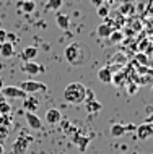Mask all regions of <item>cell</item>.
I'll list each match as a JSON object with an SVG mask.
<instances>
[{
    "label": "cell",
    "instance_id": "obj_26",
    "mask_svg": "<svg viewBox=\"0 0 153 154\" xmlns=\"http://www.w3.org/2000/svg\"><path fill=\"white\" fill-rule=\"evenodd\" d=\"M7 41V31L3 28H0V44H3Z\"/></svg>",
    "mask_w": 153,
    "mask_h": 154
},
{
    "label": "cell",
    "instance_id": "obj_29",
    "mask_svg": "<svg viewBox=\"0 0 153 154\" xmlns=\"http://www.w3.org/2000/svg\"><path fill=\"white\" fill-rule=\"evenodd\" d=\"M15 39H16L15 34H8V32H7V41H10V42H11V41H15Z\"/></svg>",
    "mask_w": 153,
    "mask_h": 154
},
{
    "label": "cell",
    "instance_id": "obj_28",
    "mask_svg": "<svg viewBox=\"0 0 153 154\" xmlns=\"http://www.w3.org/2000/svg\"><path fill=\"white\" fill-rule=\"evenodd\" d=\"M91 2H93V5H94V7H101L104 0H91Z\"/></svg>",
    "mask_w": 153,
    "mask_h": 154
},
{
    "label": "cell",
    "instance_id": "obj_27",
    "mask_svg": "<svg viewBox=\"0 0 153 154\" xmlns=\"http://www.w3.org/2000/svg\"><path fill=\"white\" fill-rule=\"evenodd\" d=\"M137 89H139L137 85H130V86H129V94H132V96L137 94Z\"/></svg>",
    "mask_w": 153,
    "mask_h": 154
},
{
    "label": "cell",
    "instance_id": "obj_14",
    "mask_svg": "<svg viewBox=\"0 0 153 154\" xmlns=\"http://www.w3.org/2000/svg\"><path fill=\"white\" fill-rule=\"evenodd\" d=\"M90 136H83L80 131H77V135H73V143L78 144V149H80L81 152L86 149V146H88V143H90Z\"/></svg>",
    "mask_w": 153,
    "mask_h": 154
},
{
    "label": "cell",
    "instance_id": "obj_7",
    "mask_svg": "<svg viewBox=\"0 0 153 154\" xmlns=\"http://www.w3.org/2000/svg\"><path fill=\"white\" fill-rule=\"evenodd\" d=\"M21 72L24 73H28V75H31V76H34V75H41V73H44L46 72V68H44L43 65H39V63H36V62H23V65H21Z\"/></svg>",
    "mask_w": 153,
    "mask_h": 154
},
{
    "label": "cell",
    "instance_id": "obj_11",
    "mask_svg": "<svg viewBox=\"0 0 153 154\" xmlns=\"http://www.w3.org/2000/svg\"><path fill=\"white\" fill-rule=\"evenodd\" d=\"M38 54H39V51H38V47H24L23 51H21V54H20V57H21V60L23 62H31V60H34L36 57H38Z\"/></svg>",
    "mask_w": 153,
    "mask_h": 154
},
{
    "label": "cell",
    "instance_id": "obj_9",
    "mask_svg": "<svg viewBox=\"0 0 153 154\" xmlns=\"http://www.w3.org/2000/svg\"><path fill=\"white\" fill-rule=\"evenodd\" d=\"M44 120L49 123V125H57L62 122V114L59 109H49L46 112V117H44Z\"/></svg>",
    "mask_w": 153,
    "mask_h": 154
},
{
    "label": "cell",
    "instance_id": "obj_4",
    "mask_svg": "<svg viewBox=\"0 0 153 154\" xmlns=\"http://www.w3.org/2000/svg\"><path fill=\"white\" fill-rule=\"evenodd\" d=\"M20 88H21L26 94H33V93H46L47 86L41 81H33V80H23L20 83Z\"/></svg>",
    "mask_w": 153,
    "mask_h": 154
},
{
    "label": "cell",
    "instance_id": "obj_15",
    "mask_svg": "<svg viewBox=\"0 0 153 154\" xmlns=\"http://www.w3.org/2000/svg\"><path fill=\"white\" fill-rule=\"evenodd\" d=\"M56 23H57V26H59L60 29H69V26H70V18H69V15L59 13V15L56 16Z\"/></svg>",
    "mask_w": 153,
    "mask_h": 154
},
{
    "label": "cell",
    "instance_id": "obj_22",
    "mask_svg": "<svg viewBox=\"0 0 153 154\" xmlns=\"http://www.w3.org/2000/svg\"><path fill=\"white\" fill-rule=\"evenodd\" d=\"M109 39H111V42H113V44L121 42V41H122V32L121 31H113L109 34Z\"/></svg>",
    "mask_w": 153,
    "mask_h": 154
},
{
    "label": "cell",
    "instance_id": "obj_20",
    "mask_svg": "<svg viewBox=\"0 0 153 154\" xmlns=\"http://www.w3.org/2000/svg\"><path fill=\"white\" fill-rule=\"evenodd\" d=\"M64 5V0H47L44 8L49 11V10H59V8Z\"/></svg>",
    "mask_w": 153,
    "mask_h": 154
},
{
    "label": "cell",
    "instance_id": "obj_24",
    "mask_svg": "<svg viewBox=\"0 0 153 154\" xmlns=\"http://www.w3.org/2000/svg\"><path fill=\"white\" fill-rule=\"evenodd\" d=\"M107 15H109V8H107L106 5L98 7V16H101V18H106Z\"/></svg>",
    "mask_w": 153,
    "mask_h": 154
},
{
    "label": "cell",
    "instance_id": "obj_18",
    "mask_svg": "<svg viewBox=\"0 0 153 154\" xmlns=\"http://www.w3.org/2000/svg\"><path fill=\"white\" fill-rule=\"evenodd\" d=\"M127 130H126V125H121V123H114L113 127H111V136H114V138H119V136L126 135Z\"/></svg>",
    "mask_w": 153,
    "mask_h": 154
},
{
    "label": "cell",
    "instance_id": "obj_25",
    "mask_svg": "<svg viewBox=\"0 0 153 154\" xmlns=\"http://www.w3.org/2000/svg\"><path fill=\"white\" fill-rule=\"evenodd\" d=\"M93 99H94V91L86 88V93H85V102H86V101H93Z\"/></svg>",
    "mask_w": 153,
    "mask_h": 154
},
{
    "label": "cell",
    "instance_id": "obj_21",
    "mask_svg": "<svg viewBox=\"0 0 153 154\" xmlns=\"http://www.w3.org/2000/svg\"><path fill=\"white\" fill-rule=\"evenodd\" d=\"M11 106L8 104L5 96H0V114H10Z\"/></svg>",
    "mask_w": 153,
    "mask_h": 154
},
{
    "label": "cell",
    "instance_id": "obj_3",
    "mask_svg": "<svg viewBox=\"0 0 153 154\" xmlns=\"http://www.w3.org/2000/svg\"><path fill=\"white\" fill-rule=\"evenodd\" d=\"M34 141V138L26 131H21L20 136L16 138V141L13 143V154H24L30 148V144Z\"/></svg>",
    "mask_w": 153,
    "mask_h": 154
},
{
    "label": "cell",
    "instance_id": "obj_23",
    "mask_svg": "<svg viewBox=\"0 0 153 154\" xmlns=\"http://www.w3.org/2000/svg\"><path fill=\"white\" fill-rule=\"evenodd\" d=\"M124 78H126V75H124V73H116V75H113V83H114V85H117V86H121L124 83Z\"/></svg>",
    "mask_w": 153,
    "mask_h": 154
},
{
    "label": "cell",
    "instance_id": "obj_10",
    "mask_svg": "<svg viewBox=\"0 0 153 154\" xmlns=\"http://www.w3.org/2000/svg\"><path fill=\"white\" fill-rule=\"evenodd\" d=\"M24 117H26V122L33 130H41V128H43V122H41V119L34 114V112H26Z\"/></svg>",
    "mask_w": 153,
    "mask_h": 154
},
{
    "label": "cell",
    "instance_id": "obj_30",
    "mask_svg": "<svg viewBox=\"0 0 153 154\" xmlns=\"http://www.w3.org/2000/svg\"><path fill=\"white\" fill-rule=\"evenodd\" d=\"M145 122H147V123H153V112H151V114L145 119Z\"/></svg>",
    "mask_w": 153,
    "mask_h": 154
},
{
    "label": "cell",
    "instance_id": "obj_16",
    "mask_svg": "<svg viewBox=\"0 0 153 154\" xmlns=\"http://www.w3.org/2000/svg\"><path fill=\"white\" fill-rule=\"evenodd\" d=\"M85 107H86V110H88V114H96V112H100L103 109L101 102H98L96 99H93V101H86Z\"/></svg>",
    "mask_w": 153,
    "mask_h": 154
},
{
    "label": "cell",
    "instance_id": "obj_32",
    "mask_svg": "<svg viewBox=\"0 0 153 154\" xmlns=\"http://www.w3.org/2000/svg\"><path fill=\"white\" fill-rule=\"evenodd\" d=\"M2 88H3V80H2V76H0V91H2Z\"/></svg>",
    "mask_w": 153,
    "mask_h": 154
},
{
    "label": "cell",
    "instance_id": "obj_5",
    "mask_svg": "<svg viewBox=\"0 0 153 154\" xmlns=\"http://www.w3.org/2000/svg\"><path fill=\"white\" fill-rule=\"evenodd\" d=\"M0 94L5 96V97H11V99H24L26 97V93L20 88V86H3L2 91H0Z\"/></svg>",
    "mask_w": 153,
    "mask_h": 154
},
{
    "label": "cell",
    "instance_id": "obj_2",
    "mask_svg": "<svg viewBox=\"0 0 153 154\" xmlns=\"http://www.w3.org/2000/svg\"><path fill=\"white\" fill-rule=\"evenodd\" d=\"M86 88L81 83H70L64 89V101L69 104H81L85 102Z\"/></svg>",
    "mask_w": 153,
    "mask_h": 154
},
{
    "label": "cell",
    "instance_id": "obj_12",
    "mask_svg": "<svg viewBox=\"0 0 153 154\" xmlns=\"http://www.w3.org/2000/svg\"><path fill=\"white\" fill-rule=\"evenodd\" d=\"M113 75L114 73L109 66H103V68L98 70V80L101 83H104V85H107V83H113Z\"/></svg>",
    "mask_w": 153,
    "mask_h": 154
},
{
    "label": "cell",
    "instance_id": "obj_1",
    "mask_svg": "<svg viewBox=\"0 0 153 154\" xmlns=\"http://www.w3.org/2000/svg\"><path fill=\"white\" fill-rule=\"evenodd\" d=\"M64 57L70 65H75V66L85 63V60H86V54L83 51V45L78 44V42L69 44L64 51Z\"/></svg>",
    "mask_w": 153,
    "mask_h": 154
},
{
    "label": "cell",
    "instance_id": "obj_19",
    "mask_svg": "<svg viewBox=\"0 0 153 154\" xmlns=\"http://www.w3.org/2000/svg\"><path fill=\"white\" fill-rule=\"evenodd\" d=\"M20 7H21V10L24 13H33V11L36 10V2L34 0H21V2H20Z\"/></svg>",
    "mask_w": 153,
    "mask_h": 154
},
{
    "label": "cell",
    "instance_id": "obj_17",
    "mask_svg": "<svg viewBox=\"0 0 153 154\" xmlns=\"http://www.w3.org/2000/svg\"><path fill=\"white\" fill-rule=\"evenodd\" d=\"M113 31H114V28L111 26V24H107V23L100 24V26H98V29H96V32H98V36H100V37H109V34Z\"/></svg>",
    "mask_w": 153,
    "mask_h": 154
},
{
    "label": "cell",
    "instance_id": "obj_13",
    "mask_svg": "<svg viewBox=\"0 0 153 154\" xmlns=\"http://www.w3.org/2000/svg\"><path fill=\"white\" fill-rule=\"evenodd\" d=\"M0 55L3 59H10V57L15 55V45L10 41H5L3 44H0Z\"/></svg>",
    "mask_w": 153,
    "mask_h": 154
},
{
    "label": "cell",
    "instance_id": "obj_8",
    "mask_svg": "<svg viewBox=\"0 0 153 154\" xmlns=\"http://www.w3.org/2000/svg\"><path fill=\"white\" fill-rule=\"evenodd\" d=\"M23 107L26 112H36L39 109V99L34 97V96L28 94L26 97L23 99Z\"/></svg>",
    "mask_w": 153,
    "mask_h": 154
},
{
    "label": "cell",
    "instance_id": "obj_31",
    "mask_svg": "<svg viewBox=\"0 0 153 154\" xmlns=\"http://www.w3.org/2000/svg\"><path fill=\"white\" fill-rule=\"evenodd\" d=\"M0 154H3V144H2V140H0Z\"/></svg>",
    "mask_w": 153,
    "mask_h": 154
},
{
    "label": "cell",
    "instance_id": "obj_6",
    "mask_svg": "<svg viewBox=\"0 0 153 154\" xmlns=\"http://www.w3.org/2000/svg\"><path fill=\"white\" fill-rule=\"evenodd\" d=\"M135 135H137V138L140 141H147V140L153 138V123L143 122L142 125H139L135 128Z\"/></svg>",
    "mask_w": 153,
    "mask_h": 154
},
{
    "label": "cell",
    "instance_id": "obj_33",
    "mask_svg": "<svg viewBox=\"0 0 153 154\" xmlns=\"http://www.w3.org/2000/svg\"><path fill=\"white\" fill-rule=\"evenodd\" d=\"M151 91H153V89H151Z\"/></svg>",
    "mask_w": 153,
    "mask_h": 154
}]
</instances>
